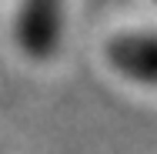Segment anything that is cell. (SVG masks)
<instances>
[{"label":"cell","instance_id":"cell-1","mask_svg":"<svg viewBox=\"0 0 157 154\" xmlns=\"http://www.w3.org/2000/svg\"><path fill=\"white\" fill-rule=\"evenodd\" d=\"M63 0H20L17 44L27 57H50L63 24Z\"/></svg>","mask_w":157,"mask_h":154},{"label":"cell","instance_id":"cell-2","mask_svg":"<svg viewBox=\"0 0 157 154\" xmlns=\"http://www.w3.org/2000/svg\"><path fill=\"white\" fill-rule=\"evenodd\" d=\"M107 61L137 84H157V34H121L107 44Z\"/></svg>","mask_w":157,"mask_h":154}]
</instances>
